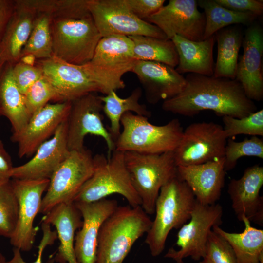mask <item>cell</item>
<instances>
[{
	"instance_id": "1",
	"label": "cell",
	"mask_w": 263,
	"mask_h": 263,
	"mask_svg": "<svg viewBox=\"0 0 263 263\" xmlns=\"http://www.w3.org/2000/svg\"><path fill=\"white\" fill-rule=\"evenodd\" d=\"M186 86L175 97L163 102L166 112L191 117L201 111H212L218 116L241 118L257 111L235 79L187 74Z\"/></svg>"
},
{
	"instance_id": "2",
	"label": "cell",
	"mask_w": 263,
	"mask_h": 263,
	"mask_svg": "<svg viewBox=\"0 0 263 263\" xmlns=\"http://www.w3.org/2000/svg\"><path fill=\"white\" fill-rule=\"evenodd\" d=\"M151 224L141 206H118L100 228L94 263H123Z\"/></svg>"
},
{
	"instance_id": "3",
	"label": "cell",
	"mask_w": 263,
	"mask_h": 263,
	"mask_svg": "<svg viewBox=\"0 0 263 263\" xmlns=\"http://www.w3.org/2000/svg\"><path fill=\"white\" fill-rule=\"evenodd\" d=\"M195 202L189 187L177 175L162 186L155 203V218L145 240L153 257L164 251L170 231L190 219Z\"/></svg>"
},
{
	"instance_id": "4",
	"label": "cell",
	"mask_w": 263,
	"mask_h": 263,
	"mask_svg": "<svg viewBox=\"0 0 263 263\" xmlns=\"http://www.w3.org/2000/svg\"><path fill=\"white\" fill-rule=\"evenodd\" d=\"M122 131L115 141V150L145 154L174 151L183 135V128L178 119L167 124H152L148 118L132 112L124 113L120 120Z\"/></svg>"
},
{
	"instance_id": "5",
	"label": "cell",
	"mask_w": 263,
	"mask_h": 263,
	"mask_svg": "<svg viewBox=\"0 0 263 263\" xmlns=\"http://www.w3.org/2000/svg\"><path fill=\"white\" fill-rule=\"evenodd\" d=\"M124 153L132 184L141 201V207L148 215H152L161 188L177 175L174 152Z\"/></svg>"
},
{
	"instance_id": "6",
	"label": "cell",
	"mask_w": 263,
	"mask_h": 263,
	"mask_svg": "<svg viewBox=\"0 0 263 263\" xmlns=\"http://www.w3.org/2000/svg\"><path fill=\"white\" fill-rule=\"evenodd\" d=\"M94 158V172L73 202H93L111 194H118L126 199L130 206H141V200L126 168L124 152L114 150L109 158L103 154H96Z\"/></svg>"
},
{
	"instance_id": "7",
	"label": "cell",
	"mask_w": 263,
	"mask_h": 263,
	"mask_svg": "<svg viewBox=\"0 0 263 263\" xmlns=\"http://www.w3.org/2000/svg\"><path fill=\"white\" fill-rule=\"evenodd\" d=\"M51 33L53 56L76 65L91 61L102 38L91 15L53 19Z\"/></svg>"
},
{
	"instance_id": "8",
	"label": "cell",
	"mask_w": 263,
	"mask_h": 263,
	"mask_svg": "<svg viewBox=\"0 0 263 263\" xmlns=\"http://www.w3.org/2000/svg\"><path fill=\"white\" fill-rule=\"evenodd\" d=\"M36 63L55 92V102H72L89 93L102 92L99 70L90 62L76 65L53 56Z\"/></svg>"
},
{
	"instance_id": "9",
	"label": "cell",
	"mask_w": 263,
	"mask_h": 263,
	"mask_svg": "<svg viewBox=\"0 0 263 263\" xmlns=\"http://www.w3.org/2000/svg\"><path fill=\"white\" fill-rule=\"evenodd\" d=\"M94 168V156L90 150L84 148L70 151L50 177L39 213L46 214L59 204L73 202L82 186L93 175Z\"/></svg>"
},
{
	"instance_id": "10",
	"label": "cell",
	"mask_w": 263,
	"mask_h": 263,
	"mask_svg": "<svg viewBox=\"0 0 263 263\" xmlns=\"http://www.w3.org/2000/svg\"><path fill=\"white\" fill-rule=\"evenodd\" d=\"M227 138L220 124L198 122L183 131L174 152L176 166L203 164L224 157Z\"/></svg>"
},
{
	"instance_id": "11",
	"label": "cell",
	"mask_w": 263,
	"mask_h": 263,
	"mask_svg": "<svg viewBox=\"0 0 263 263\" xmlns=\"http://www.w3.org/2000/svg\"><path fill=\"white\" fill-rule=\"evenodd\" d=\"M88 8L102 37L119 35L167 39L158 27L137 17L125 0H89Z\"/></svg>"
},
{
	"instance_id": "12",
	"label": "cell",
	"mask_w": 263,
	"mask_h": 263,
	"mask_svg": "<svg viewBox=\"0 0 263 263\" xmlns=\"http://www.w3.org/2000/svg\"><path fill=\"white\" fill-rule=\"evenodd\" d=\"M223 210L219 204L204 205L196 200L189 221L184 224L177 234L175 245L164 256L175 262L190 257L195 261L204 256L209 232L215 225L222 223Z\"/></svg>"
},
{
	"instance_id": "13",
	"label": "cell",
	"mask_w": 263,
	"mask_h": 263,
	"mask_svg": "<svg viewBox=\"0 0 263 263\" xmlns=\"http://www.w3.org/2000/svg\"><path fill=\"white\" fill-rule=\"evenodd\" d=\"M103 102L95 93L87 94L71 102L67 118V140L70 151L83 149L88 134L101 137L106 142L108 157L115 150V142L103 122Z\"/></svg>"
},
{
	"instance_id": "14",
	"label": "cell",
	"mask_w": 263,
	"mask_h": 263,
	"mask_svg": "<svg viewBox=\"0 0 263 263\" xmlns=\"http://www.w3.org/2000/svg\"><path fill=\"white\" fill-rule=\"evenodd\" d=\"M11 181L19 211L17 225L10 241L14 247L21 251H29L34 245L37 232L34 227V220L39 213L42 195L48 188L49 179Z\"/></svg>"
},
{
	"instance_id": "15",
	"label": "cell",
	"mask_w": 263,
	"mask_h": 263,
	"mask_svg": "<svg viewBox=\"0 0 263 263\" xmlns=\"http://www.w3.org/2000/svg\"><path fill=\"white\" fill-rule=\"evenodd\" d=\"M145 21L158 27L168 39L178 35L194 41L203 40L205 17L196 0H170Z\"/></svg>"
},
{
	"instance_id": "16",
	"label": "cell",
	"mask_w": 263,
	"mask_h": 263,
	"mask_svg": "<svg viewBox=\"0 0 263 263\" xmlns=\"http://www.w3.org/2000/svg\"><path fill=\"white\" fill-rule=\"evenodd\" d=\"M243 54L238 60L235 80L252 101L263 99V30L256 22L248 26L243 36Z\"/></svg>"
},
{
	"instance_id": "17",
	"label": "cell",
	"mask_w": 263,
	"mask_h": 263,
	"mask_svg": "<svg viewBox=\"0 0 263 263\" xmlns=\"http://www.w3.org/2000/svg\"><path fill=\"white\" fill-rule=\"evenodd\" d=\"M82 217L75 237L74 249L79 263H94L100 228L118 207L116 200L106 198L93 202H74Z\"/></svg>"
},
{
	"instance_id": "18",
	"label": "cell",
	"mask_w": 263,
	"mask_h": 263,
	"mask_svg": "<svg viewBox=\"0 0 263 263\" xmlns=\"http://www.w3.org/2000/svg\"><path fill=\"white\" fill-rule=\"evenodd\" d=\"M70 151L67 145L66 119L58 127L52 138L39 146L30 160L14 167L11 178L50 179Z\"/></svg>"
},
{
	"instance_id": "19",
	"label": "cell",
	"mask_w": 263,
	"mask_h": 263,
	"mask_svg": "<svg viewBox=\"0 0 263 263\" xmlns=\"http://www.w3.org/2000/svg\"><path fill=\"white\" fill-rule=\"evenodd\" d=\"M131 72L136 75L147 101L151 104L175 97L186 86L185 77L175 68L160 62L136 60Z\"/></svg>"
},
{
	"instance_id": "20",
	"label": "cell",
	"mask_w": 263,
	"mask_h": 263,
	"mask_svg": "<svg viewBox=\"0 0 263 263\" xmlns=\"http://www.w3.org/2000/svg\"><path fill=\"white\" fill-rule=\"evenodd\" d=\"M263 185V167H247L239 179H232L227 192L237 219L245 217L250 222L263 225V198L260 191Z\"/></svg>"
},
{
	"instance_id": "21",
	"label": "cell",
	"mask_w": 263,
	"mask_h": 263,
	"mask_svg": "<svg viewBox=\"0 0 263 263\" xmlns=\"http://www.w3.org/2000/svg\"><path fill=\"white\" fill-rule=\"evenodd\" d=\"M71 102L48 103L32 116L25 128L14 142L18 144L19 158L29 157L39 146L53 135L68 116Z\"/></svg>"
},
{
	"instance_id": "22",
	"label": "cell",
	"mask_w": 263,
	"mask_h": 263,
	"mask_svg": "<svg viewBox=\"0 0 263 263\" xmlns=\"http://www.w3.org/2000/svg\"><path fill=\"white\" fill-rule=\"evenodd\" d=\"M224 157L203 164L177 166V175L185 181L198 203L216 204L224 186L225 171Z\"/></svg>"
},
{
	"instance_id": "23",
	"label": "cell",
	"mask_w": 263,
	"mask_h": 263,
	"mask_svg": "<svg viewBox=\"0 0 263 263\" xmlns=\"http://www.w3.org/2000/svg\"><path fill=\"white\" fill-rule=\"evenodd\" d=\"M37 12L28 0H15V8L0 43V60L14 65L31 32Z\"/></svg>"
},
{
	"instance_id": "24",
	"label": "cell",
	"mask_w": 263,
	"mask_h": 263,
	"mask_svg": "<svg viewBox=\"0 0 263 263\" xmlns=\"http://www.w3.org/2000/svg\"><path fill=\"white\" fill-rule=\"evenodd\" d=\"M45 215L42 222L55 227L60 242L54 260L58 263H79L75 252V237L83 221L74 202L59 204Z\"/></svg>"
},
{
	"instance_id": "25",
	"label": "cell",
	"mask_w": 263,
	"mask_h": 263,
	"mask_svg": "<svg viewBox=\"0 0 263 263\" xmlns=\"http://www.w3.org/2000/svg\"><path fill=\"white\" fill-rule=\"evenodd\" d=\"M171 40L178 56V64L175 68L177 72L181 75L193 73L213 76L215 35L199 41L190 40L178 35L174 36Z\"/></svg>"
},
{
	"instance_id": "26",
	"label": "cell",
	"mask_w": 263,
	"mask_h": 263,
	"mask_svg": "<svg viewBox=\"0 0 263 263\" xmlns=\"http://www.w3.org/2000/svg\"><path fill=\"white\" fill-rule=\"evenodd\" d=\"M13 65L5 64L0 74V116L6 117L10 122L11 140L14 142L25 128L31 115L26 107L24 95L14 80Z\"/></svg>"
},
{
	"instance_id": "27",
	"label": "cell",
	"mask_w": 263,
	"mask_h": 263,
	"mask_svg": "<svg viewBox=\"0 0 263 263\" xmlns=\"http://www.w3.org/2000/svg\"><path fill=\"white\" fill-rule=\"evenodd\" d=\"M133 48V42L129 37L119 35L103 37L90 62L108 69L131 72L136 61Z\"/></svg>"
},
{
	"instance_id": "28",
	"label": "cell",
	"mask_w": 263,
	"mask_h": 263,
	"mask_svg": "<svg viewBox=\"0 0 263 263\" xmlns=\"http://www.w3.org/2000/svg\"><path fill=\"white\" fill-rule=\"evenodd\" d=\"M244 228L241 233L227 232L219 225L212 230L225 238L231 246L236 263H263V230L254 227L251 222L243 217Z\"/></svg>"
},
{
	"instance_id": "29",
	"label": "cell",
	"mask_w": 263,
	"mask_h": 263,
	"mask_svg": "<svg viewBox=\"0 0 263 263\" xmlns=\"http://www.w3.org/2000/svg\"><path fill=\"white\" fill-rule=\"evenodd\" d=\"M236 25L223 28L215 34L217 55L213 76L235 79L239 52L244 34Z\"/></svg>"
},
{
	"instance_id": "30",
	"label": "cell",
	"mask_w": 263,
	"mask_h": 263,
	"mask_svg": "<svg viewBox=\"0 0 263 263\" xmlns=\"http://www.w3.org/2000/svg\"><path fill=\"white\" fill-rule=\"evenodd\" d=\"M142 94V89L137 87L129 96L124 98L119 97L115 91H111L105 96L99 95L103 102V112L110 122L108 131L114 142L120 133V120L124 113L134 112L139 115L148 118L151 117V112L147 109L145 105L139 102Z\"/></svg>"
},
{
	"instance_id": "31",
	"label": "cell",
	"mask_w": 263,
	"mask_h": 263,
	"mask_svg": "<svg viewBox=\"0 0 263 263\" xmlns=\"http://www.w3.org/2000/svg\"><path fill=\"white\" fill-rule=\"evenodd\" d=\"M197 4L204 10L205 17L203 39L231 25L243 24L248 27L258 17L250 12H239L228 9L219 4L215 0H199Z\"/></svg>"
},
{
	"instance_id": "32",
	"label": "cell",
	"mask_w": 263,
	"mask_h": 263,
	"mask_svg": "<svg viewBox=\"0 0 263 263\" xmlns=\"http://www.w3.org/2000/svg\"><path fill=\"white\" fill-rule=\"evenodd\" d=\"M134 43V59L136 60L158 62L176 68L178 56L171 39L144 36L129 37Z\"/></svg>"
},
{
	"instance_id": "33",
	"label": "cell",
	"mask_w": 263,
	"mask_h": 263,
	"mask_svg": "<svg viewBox=\"0 0 263 263\" xmlns=\"http://www.w3.org/2000/svg\"><path fill=\"white\" fill-rule=\"evenodd\" d=\"M51 18L44 13H37L29 37L22 49L20 57L32 55L37 59L53 56L51 33Z\"/></svg>"
},
{
	"instance_id": "34",
	"label": "cell",
	"mask_w": 263,
	"mask_h": 263,
	"mask_svg": "<svg viewBox=\"0 0 263 263\" xmlns=\"http://www.w3.org/2000/svg\"><path fill=\"white\" fill-rule=\"evenodd\" d=\"M37 13H44L53 19L80 18L90 15L89 0H28Z\"/></svg>"
},
{
	"instance_id": "35",
	"label": "cell",
	"mask_w": 263,
	"mask_h": 263,
	"mask_svg": "<svg viewBox=\"0 0 263 263\" xmlns=\"http://www.w3.org/2000/svg\"><path fill=\"white\" fill-rule=\"evenodd\" d=\"M19 204L11 179L0 181V236L10 238L18 221Z\"/></svg>"
},
{
	"instance_id": "36",
	"label": "cell",
	"mask_w": 263,
	"mask_h": 263,
	"mask_svg": "<svg viewBox=\"0 0 263 263\" xmlns=\"http://www.w3.org/2000/svg\"><path fill=\"white\" fill-rule=\"evenodd\" d=\"M243 156H254L263 159V138L254 136L239 142L228 138L224 155L225 171L233 169L237 161Z\"/></svg>"
},
{
	"instance_id": "37",
	"label": "cell",
	"mask_w": 263,
	"mask_h": 263,
	"mask_svg": "<svg viewBox=\"0 0 263 263\" xmlns=\"http://www.w3.org/2000/svg\"><path fill=\"white\" fill-rule=\"evenodd\" d=\"M222 121L223 129L227 139L240 134L263 136V109L241 118L224 116L222 117Z\"/></svg>"
},
{
	"instance_id": "38",
	"label": "cell",
	"mask_w": 263,
	"mask_h": 263,
	"mask_svg": "<svg viewBox=\"0 0 263 263\" xmlns=\"http://www.w3.org/2000/svg\"><path fill=\"white\" fill-rule=\"evenodd\" d=\"M198 263H236V260L228 242L211 230L208 234L204 256Z\"/></svg>"
},
{
	"instance_id": "39",
	"label": "cell",
	"mask_w": 263,
	"mask_h": 263,
	"mask_svg": "<svg viewBox=\"0 0 263 263\" xmlns=\"http://www.w3.org/2000/svg\"><path fill=\"white\" fill-rule=\"evenodd\" d=\"M24 95L26 107L31 117L50 101H54L55 98L52 87L43 76L34 83Z\"/></svg>"
},
{
	"instance_id": "40",
	"label": "cell",
	"mask_w": 263,
	"mask_h": 263,
	"mask_svg": "<svg viewBox=\"0 0 263 263\" xmlns=\"http://www.w3.org/2000/svg\"><path fill=\"white\" fill-rule=\"evenodd\" d=\"M12 75L19 89L24 94L34 83L43 76V72L38 65L30 66L19 61L13 65Z\"/></svg>"
},
{
	"instance_id": "41",
	"label": "cell",
	"mask_w": 263,
	"mask_h": 263,
	"mask_svg": "<svg viewBox=\"0 0 263 263\" xmlns=\"http://www.w3.org/2000/svg\"><path fill=\"white\" fill-rule=\"evenodd\" d=\"M41 228L43 231V236L38 246V254L36 260L30 263H42V258L43 251L46 247L52 245L57 237L56 231H52L51 225L42 222ZM21 251L14 247L13 249V257L7 263H28L25 262L22 257ZM54 258L49 261V263H54Z\"/></svg>"
},
{
	"instance_id": "42",
	"label": "cell",
	"mask_w": 263,
	"mask_h": 263,
	"mask_svg": "<svg viewBox=\"0 0 263 263\" xmlns=\"http://www.w3.org/2000/svg\"><path fill=\"white\" fill-rule=\"evenodd\" d=\"M131 11L139 19L146 20L156 13L165 2V0H125Z\"/></svg>"
},
{
	"instance_id": "43",
	"label": "cell",
	"mask_w": 263,
	"mask_h": 263,
	"mask_svg": "<svg viewBox=\"0 0 263 263\" xmlns=\"http://www.w3.org/2000/svg\"><path fill=\"white\" fill-rule=\"evenodd\" d=\"M221 6L239 12H250L258 17L263 13L262 0H215Z\"/></svg>"
},
{
	"instance_id": "44",
	"label": "cell",
	"mask_w": 263,
	"mask_h": 263,
	"mask_svg": "<svg viewBox=\"0 0 263 263\" xmlns=\"http://www.w3.org/2000/svg\"><path fill=\"white\" fill-rule=\"evenodd\" d=\"M15 0H0V43L12 15Z\"/></svg>"
},
{
	"instance_id": "45",
	"label": "cell",
	"mask_w": 263,
	"mask_h": 263,
	"mask_svg": "<svg viewBox=\"0 0 263 263\" xmlns=\"http://www.w3.org/2000/svg\"><path fill=\"white\" fill-rule=\"evenodd\" d=\"M13 168L11 157L0 139V181L11 179Z\"/></svg>"
},
{
	"instance_id": "46",
	"label": "cell",
	"mask_w": 263,
	"mask_h": 263,
	"mask_svg": "<svg viewBox=\"0 0 263 263\" xmlns=\"http://www.w3.org/2000/svg\"><path fill=\"white\" fill-rule=\"evenodd\" d=\"M36 59L33 55L29 54L21 56L19 61L28 65L34 66L36 62Z\"/></svg>"
},
{
	"instance_id": "47",
	"label": "cell",
	"mask_w": 263,
	"mask_h": 263,
	"mask_svg": "<svg viewBox=\"0 0 263 263\" xmlns=\"http://www.w3.org/2000/svg\"><path fill=\"white\" fill-rule=\"evenodd\" d=\"M7 261L5 256L0 252V263H7Z\"/></svg>"
},
{
	"instance_id": "48",
	"label": "cell",
	"mask_w": 263,
	"mask_h": 263,
	"mask_svg": "<svg viewBox=\"0 0 263 263\" xmlns=\"http://www.w3.org/2000/svg\"><path fill=\"white\" fill-rule=\"evenodd\" d=\"M5 64V63H4L3 62H2V61L0 60V74L1 73Z\"/></svg>"
},
{
	"instance_id": "49",
	"label": "cell",
	"mask_w": 263,
	"mask_h": 263,
	"mask_svg": "<svg viewBox=\"0 0 263 263\" xmlns=\"http://www.w3.org/2000/svg\"><path fill=\"white\" fill-rule=\"evenodd\" d=\"M176 263H184L183 260H179L176 262Z\"/></svg>"
}]
</instances>
